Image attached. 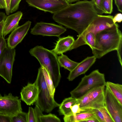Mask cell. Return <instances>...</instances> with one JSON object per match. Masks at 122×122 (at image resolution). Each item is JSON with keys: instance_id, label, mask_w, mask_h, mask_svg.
<instances>
[{"instance_id": "6da1fadb", "label": "cell", "mask_w": 122, "mask_h": 122, "mask_svg": "<svg viewBox=\"0 0 122 122\" xmlns=\"http://www.w3.org/2000/svg\"><path fill=\"white\" fill-rule=\"evenodd\" d=\"M98 14L93 1L85 0L69 3L53 14L52 18L59 24L75 31L79 36Z\"/></svg>"}, {"instance_id": "7a4b0ae2", "label": "cell", "mask_w": 122, "mask_h": 122, "mask_svg": "<svg viewBox=\"0 0 122 122\" xmlns=\"http://www.w3.org/2000/svg\"><path fill=\"white\" fill-rule=\"evenodd\" d=\"M122 34L117 24L96 33L95 49L92 51V53L96 58L99 59L110 52L117 51L122 66Z\"/></svg>"}, {"instance_id": "3957f363", "label": "cell", "mask_w": 122, "mask_h": 122, "mask_svg": "<svg viewBox=\"0 0 122 122\" xmlns=\"http://www.w3.org/2000/svg\"><path fill=\"white\" fill-rule=\"evenodd\" d=\"M29 52L31 56L38 60L41 66L47 70L51 77L54 86L56 88L61 77L57 55L52 50L41 46L35 47L30 49Z\"/></svg>"}, {"instance_id": "277c9868", "label": "cell", "mask_w": 122, "mask_h": 122, "mask_svg": "<svg viewBox=\"0 0 122 122\" xmlns=\"http://www.w3.org/2000/svg\"><path fill=\"white\" fill-rule=\"evenodd\" d=\"M106 83L104 74L98 69L94 70L81 78L77 86L70 92L71 97L78 99L94 88L105 86Z\"/></svg>"}, {"instance_id": "5b68a950", "label": "cell", "mask_w": 122, "mask_h": 122, "mask_svg": "<svg viewBox=\"0 0 122 122\" xmlns=\"http://www.w3.org/2000/svg\"><path fill=\"white\" fill-rule=\"evenodd\" d=\"M38 86V94L35 102L42 112L49 113L60 104L55 100L51 96L45 81L41 68L38 70L36 79L35 82Z\"/></svg>"}, {"instance_id": "8992f818", "label": "cell", "mask_w": 122, "mask_h": 122, "mask_svg": "<svg viewBox=\"0 0 122 122\" xmlns=\"http://www.w3.org/2000/svg\"><path fill=\"white\" fill-rule=\"evenodd\" d=\"M105 86L94 88L77 99L80 108L83 109L106 108L104 98Z\"/></svg>"}, {"instance_id": "52a82bcc", "label": "cell", "mask_w": 122, "mask_h": 122, "mask_svg": "<svg viewBox=\"0 0 122 122\" xmlns=\"http://www.w3.org/2000/svg\"><path fill=\"white\" fill-rule=\"evenodd\" d=\"M15 55V48L7 46L0 57V76L9 84L11 81Z\"/></svg>"}, {"instance_id": "ba28073f", "label": "cell", "mask_w": 122, "mask_h": 122, "mask_svg": "<svg viewBox=\"0 0 122 122\" xmlns=\"http://www.w3.org/2000/svg\"><path fill=\"white\" fill-rule=\"evenodd\" d=\"M22 111L21 100L18 97L11 93L4 96L0 94V114L12 117Z\"/></svg>"}, {"instance_id": "9c48e42d", "label": "cell", "mask_w": 122, "mask_h": 122, "mask_svg": "<svg viewBox=\"0 0 122 122\" xmlns=\"http://www.w3.org/2000/svg\"><path fill=\"white\" fill-rule=\"evenodd\" d=\"M104 104L105 108L114 122H122V105L105 86Z\"/></svg>"}, {"instance_id": "30bf717a", "label": "cell", "mask_w": 122, "mask_h": 122, "mask_svg": "<svg viewBox=\"0 0 122 122\" xmlns=\"http://www.w3.org/2000/svg\"><path fill=\"white\" fill-rule=\"evenodd\" d=\"M29 6L54 14L68 5L66 0H25Z\"/></svg>"}, {"instance_id": "8fae6325", "label": "cell", "mask_w": 122, "mask_h": 122, "mask_svg": "<svg viewBox=\"0 0 122 122\" xmlns=\"http://www.w3.org/2000/svg\"><path fill=\"white\" fill-rule=\"evenodd\" d=\"M66 29L54 24L40 22L37 23L31 30V34L43 36L59 37L64 33Z\"/></svg>"}, {"instance_id": "7c38bea8", "label": "cell", "mask_w": 122, "mask_h": 122, "mask_svg": "<svg viewBox=\"0 0 122 122\" xmlns=\"http://www.w3.org/2000/svg\"><path fill=\"white\" fill-rule=\"evenodd\" d=\"M113 16L110 15H102L98 14L85 30L79 36L83 37L89 32H92L95 34L106 29L111 27L117 24L113 21Z\"/></svg>"}, {"instance_id": "4fadbf2b", "label": "cell", "mask_w": 122, "mask_h": 122, "mask_svg": "<svg viewBox=\"0 0 122 122\" xmlns=\"http://www.w3.org/2000/svg\"><path fill=\"white\" fill-rule=\"evenodd\" d=\"M31 23L28 20L12 31L7 39V46L15 48L20 43L27 34Z\"/></svg>"}, {"instance_id": "5bb4252c", "label": "cell", "mask_w": 122, "mask_h": 122, "mask_svg": "<svg viewBox=\"0 0 122 122\" xmlns=\"http://www.w3.org/2000/svg\"><path fill=\"white\" fill-rule=\"evenodd\" d=\"M38 92V86L35 82H28L21 90L20 99L28 105H32L37 100Z\"/></svg>"}, {"instance_id": "9a60e30c", "label": "cell", "mask_w": 122, "mask_h": 122, "mask_svg": "<svg viewBox=\"0 0 122 122\" xmlns=\"http://www.w3.org/2000/svg\"><path fill=\"white\" fill-rule=\"evenodd\" d=\"M96 57L94 56L87 57L78 64L70 73L67 77L69 81H72L80 75L85 74L94 63Z\"/></svg>"}, {"instance_id": "2e32d148", "label": "cell", "mask_w": 122, "mask_h": 122, "mask_svg": "<svg viewBox=\"0 0 122 122\" xmlns=\"http://www.w3.org/2000/svg\"><path fill=\"white\" fill-rule=\"evenodd\" d=\"M23 15L21 11H18L7 16L4 23L3 31L4 37L18 26L19 22Z\"/></svg>"}, {"instance_id": "e0dca14e", "label": "cell", "mask_w": 122, "mask_h": 122, "mask_svg": "<svg viewBox=\"0 0 122 122\" xmlns=\"http://www.w3.org/2000/svg\"><path fill=\"white\" fill-rule=\"evenodd\" d=\"M75 41L73 37L70 36L60 38L56 41L54 48L52 50L57 55L63 54L70 51Z\"/></svg>"}, {"instance_id": "ac0fdd59", "label": "cell", "mask_w": 122, "mask_h": 122, "mask_svg": "<svg viewBox=\"0 0 122 122\" xmlns=\"http://www.w3.org/2000/svg\"><path fill=\"white\" fill-rule=\"evenodd\" d=\"M92 109H86L83 112L76 114L74 116L72 114L68 116H64L63 120L65 122H80L94 116Z\"/></svg>"}, {"instance_id": "d6986e66", "label": "cell", "mask_w": 122, "mask_h": 122, "mask_svg": "<svg viewBox=\"0 0 122 122\" xmlns=\"http://www.w3.org/2000/svg\"><path fill=\"white\" fill-rule=\"evenodd\" d=\"M76 103H77V100L74 97H71L65 98L59 107L60 114L64 116L72 115L70 107Z\"/></svg>"}, {"instance_id": "ffe728a7", "label": "cell", "mask_w": 122, "mask_h": 122, "mask_svg": "<svg viewBox=\"0 0 122 122\" xmlns=\"http://www.w3.org/2000/svg\"><path fill=\"white\" fill-rule=\"evenodd\" d=\"M107 87L112 94L122 105V85L109 81L106 82Z\"/></svg>"}, {"instance_id": "44dd1931", "label": "cell", "mask_w": 122, "mask_h": 122, "mask_svg": "<svg viewBox=\"0 0 122 122\" xmlns=\"http://www.w3.org/2000/svg\"><path fill=\"white\" fill-rule=\"evenodd\" d=\"M58 56V62L61 66L64 67L70 72L72 71L79 63L69 59L66 55L63 54Z\"/></svg>"}, {"instance_id": "7402d4cb", "label": "cell", "mask_w": 122, "mask_h": 122, "mask_svg": "<svg viewBox=\"0 0 122 122\" xmlns=\"http://www.w3.org/2000/svg\"><path fill=\"white\" fill-rule=\"evenodd\" d=\"M92 110L99 122H114L106 108L93 109Z\"/></svg>"}, {"instance_id": "603a6c76", "label": "cell", "mask_w": 122, "mask_h": 122, "mask_svg": "<svg viewBox=\"0 0 122 122\" xmlns=\"http://www.w3.org/2000/svg\"><path fill=\"white\" fill-rule=\"evenodd\" d=\"M40 67L51 95L52 97L54 98L55 88L54 86L51 77L48 71L45 67L41 66Z\"/></svg>"}, {"instance_id": "cb8c5ba5", "label": "cell", "mask_w": 122, "mask_h": 122, "mask_svg": "<svg viewBox=\"0 0 122 122\" xmlns=\"http://www.w3.org/2000/svg\"><path fill=\"white\" fill-rule=\"evenodd\" d=\"M101 7L105 13L111 14L113 11V0H102Z\"/></svg>"}, {"instance_id": "d4e9b609", "label": "cell", "mask_w": 122, "mask_h": 122, "mask_svg": "<svg viewBox=\"0 0 122 122\" xmlns=\"http://www.w3.org/2000/svg\"><path fill=\"white\" fill-rule=\"evenodd\" d=\"M40 122H60V119L55 115L50 113L43 115L40 117Z\"/></svg>"}, {"instance_id": "484cf974", "label": "cell", "mask_w": 122, "mask_h": 122, "mask_svg": "<svg viewBox=\"0 0 122 122\" xmlns=\"http://www.w3.org/2000/svg\"><path fill=\"white\" fill-rule=\"evenodd\" d=\"M11 122H27V113L22 111L12 117Z\"/></svg>"}, {"instance_id": "4316f807", "label": "cell", "mask_w": 122, "mask_h": 122, "mask_svg": "<svg viewBox=\"0 0 122 122\" xmlns=\"http://www.w3.org/2000/svg\"><path fill=\"white\" fill-rule=\"evenodd\" d=\"M27 122H37L34 108L29 107L27 113Z\"/></svg>"}, {"instance_id": "83f0119b", "label": "cell", "mask_w": 122, "mask_h": 122, "mask_svg": "<svg viewBox=\"0 0 122 122\" xmlns=\"http://www.w3.org/2000/svg\"><path fill=\"white\" fill-rule=\"evenodd\" d=\"M21 0H11L10 13H12L18 10L20 3Z\"/></svg>"}, {"instance_id": "f1b7e54d", "label": "cell", "mask_w": 122, "mask_h": 122, "mask_svg": "<svg viewBox=\"0 0 122 122\" xmlns=\"http://www.w3.org/2000/svg\"><path fill=\"white\" fill-rule=\"evenodd\" d=\"M70 108L72 114L75 116L76 114L80 113L85 111L86 109H83L80 108V104L76 103L71 106Z\"/></svg>"}, {"instance_id": "f546056e", "label": "cell", "mask_w": 122, "mask_h": 122, "mask_svg": "<svg viewBox=\"0 0 122 122\" xmlns=\"http://www.w3.org/2000/svg\"><path fill=\"white\" fill-rule=\"evenodd\" d=\"M93 2L95 7L98 14L102 15L105 13L102 8L101 4L102 0H92Z\"/></svg>"}, {"instance_id": "4dcf8cb0", "label": "cell", "mask_w": 122, "mask_h": 122, "mask_svg": "<svg viewBox=\"0 0 122 122\" xmlns=\"http://www.w3.org/2000/svg\"><path fill=\"white\" fill-rule=\"evenodd\" d=\"M7 43L3 36L0 37V57L5 49L7 47Z\"/></svg>"}, {"instance_id": "1f68e13d", "label": "cell", "mask_w": 122, "mask_h": 122, "mask_svg": "<svg viewBox=\"0 0 122 122\" xmlns=\"http://www.w3.org/2000/svg\"><path fill=\"white\" fill-rule=\"evenodd\" d=\"M34 109L37 122H40V117L43 114L42 112L38 106L36 105Z\"/></svg>"}, {"instance_id": "d6a6232c", "label": "cell", "mask_w": 122, "mask_h": 122, "mask_svg": "<svg viewBox=\"0 0 122 122\" xmlns=\"http://www.w3.org/2000/svg\"><path fill=\"white\" fill-rule=\"evenodd\" d=\"M11 118L9 116L0 114V122H11Z\"/></svg>"}, {"instance_id": "836d02e7", "label": "cell", "mask_w": 122, "mask_h": 122, "mask_svg": "<svg viewBox=\"0 0 122 122\" xmlns=\"http://www.w3.org/2000/svg\"><path fill=\"white\" fill-rule=\"evenodd\" d=\"M5 5V10L6 15H8L10 13V4L11 0H4Z\"/></svg>"}, {"instance_id": "e575fe53", "label": "cell", "mask_w": 122, "mask_h": 122, "mask_svg": "<svg viewBox=\"0 0 122 122\" xmlns=\"http://www.w3.org/2000/svg\"><path fill=\"white\" fill-rule=\"evenodd\" d=\"M122 20V14L121 13L116 14L113 19V21L114 23H116V22L121 23Z\"/></svg>"}, {"instance_id": "d590c367", "label": "cell", "mask_w": 122, "mask_h": 122, "mask_svg": "<svg viewBox=\"0 0 122 122\" xmlns=\"http://www.w3.org/2000/svg\"><path fill=\"white\" fill-rule=\"evenodd\" d=\"M115 4L118 10L122 12V0H114Z\"/></svg>"}, {"instance_id": "8d00e7d4", "label": "cell", "mask_w": 122, "mask_h": 122, "mask_svg": "<svg viewBox=\"0 0 122 122\" xmlns=\"http://www.w3.org/2000/svg\"><path fill=\"white\" fill-rule=\"evenodd\" d=\"M82 122H99L97 117L95 116L91 117L83 121Z\"/></svg>"}, {"instance_id": "74e56055", "label": "cell", "mask_w": 122, "mask_h": 122, "mask_svg": "<svg viewBox=\"0 0 122 122\" xmlns=\"http://www.w3.org/2000/svg\"><path fill=\"white\" fill-rule=\"evenodd\" d=\"M7 16V15L5 13L0 12V23L4 21Z\"/></svg>"}, {"instance_id": "f35d334b", "label": "cell", "mask_w": 122, "mask_h": 122, "mask_svg": "<svg viewBox=\"0 0 122 122\" xmlns=\"http://www.w3.org/2000/svg\"><path fill=\"white\" fill-rule=\"evenodd\" d=\"M4 21L0 23V37L3 36V31Z\"/></svg>"}, {"instance_id": "ab89813d", "label": "cell", "mask_w": 122, "mask_h": 122, "mask_svg": "<svg viewBox=\"0 0 122 122\" xmlns=\"http://www.w3.org/2000/svg\"><path fill=\"white\" fill-rule=\"evenodd\" d=\"M5 5L4 0H0V9H5Z\"/></svg>"}, {"instance_id": "60d3db41", "label": "cell", "mask_w": 122, "mask_h": 122, "mask_svg": "<svg viewBox=\"0 0 122 122\" xmlns=\"http://www.w3.org/2000/svg\"><path fill=\"white\" fill-rule=\"evenodd\" d=\"M67 2L70 3H71L72 2H77L78 1H79V0H66Z\"/></svg>"}, {"instance_id": "b9f144b4", "label": "cell", "mask_w": 122, "mask_h": 122, "mask_svg": "<svg viewBox=\"0 0 122 122\" xmlns=\"http://www.w3.org/2000/svg\"></svg>"}]
</instances>
